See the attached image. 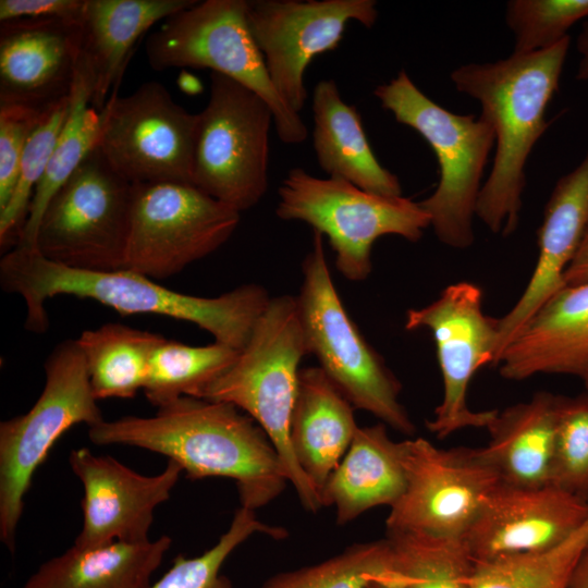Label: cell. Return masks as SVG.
Returning a JSON list of instances; mask_svg holds the SVG:
<instances>
[{
    "label": "cell",
    "mask_w": 588,
    "mask_h": 588,
    "mask_svg": "<svg viewBox=\"0 0 588 588\" xmlns=\"http://www.w3.org/2000/svg\"><path fill=\"white\" fill-rule=\"evenodd\" d=\"M96 445H130L177 463L188 479H233L241 507L261 509L289 482L275 449L248 415L224 402L181 396L151 417L124 416L89 427Z\"/></svg>",
    "instance_id": "obj_1"
},
{
    "label": "cell",
    "mask_w": 588,
    "mask_h": 588,
    "mask_svg": "<svg viewBox=\"0 0 588 588\" xmlns=\"http://www.w3.org/2000/svg\"><path fill=\"white\" fill-rule=\"evenodd\" d=\"M0 285L22 296L25 328L42 333L49 327L45 302L57 295L90 298L122 315L155 314L192 322L215 342L241 351L266 309L270 296L255 283L240 285L217 297H199L169 290L128 269L87 271L46 259L36 248L16 245L0 260Z\"/></svg>",
    "instance_id": "obj_2"
},
{
    "label": "cell",
    "mask_w": 588,
    "mask_h": 588,
    "mask_svg": "<svg viewBox=\"0 0 588 588\" xmlns=\"http://www.w3.org/2000/svg\"><path fill=\"white\" fill-rule=\"evenodd\" d=\"M569 42L567 36L547 50L468 63L451 73L455 88L480 102L494 131L493 166L476 205V216L492 233L507 236L517 228L525 164L549 126L544 114L559 89Z\"/></svg>",
    "instance_id": "obj_3"
},
{
    "label": "cell",
    "mask_w": 588,
    "mask_h": 588,
    "mask_svg": "<svg viewBox=\"0 0 588 588\" xmlns=\"http://www.w3.org/2000/svg\"><path fill=\"white\" fill-rule=\"evenodd\" d=\"M307 354L296 296L271 297L233 365L200 399L243 409L265 431L302 506L323 507L319 491L299 466L290 439L299 363Z\"/></svg>",
    "instance_id": "obj_4"
},
{
    "label": "cell",
    "mask_w": 588,
    "mask_h": 588,
    "mask_svg": "<svg viewBox=\"0 0 588 588\" xmlns=\"http://www.w3.org/2000/svg\"><path fill=\"white\" fill-rule=\"evenodd\" d=\"M373 95L395 120L415 130L432 148L440 170L436 191L419 201L438 240L453 248L475 240L473 218L480 181L495 144L491 123L480 114L450 112L427 97L402 70Z\"/></svg>",
    "instance_id": "obj_5"
},
{
    "label": "cell",
    "mask_w": 588,
    "mask_h": 588,
    "mask_svg": "<svg viewBox=\"0 0 588 588\" xmlns=\"http://www.w3.org/2000/svg\"><path fill=\"white\" fill-rule=\"evenodd\" d=\"M322 240L323 235L314 231L296 295L307 354L318 359L319 367L354 408L366 411L385 426L412 436L415 425L400 401L401 383L343 306L331 278Z\"/></svg>",
    "instance_id": "obj_6"
},
{
    "label": "cell",
    "mask_w": 588,
    "mask_h": 588,
    "mask_svg": "<svg viewBox=\"0 0 588 588\" xmlns=\"http://www.w3.org/2000/svg\"><path fill=\"white\" fill-rule=\"evenodd\" d=\"M156 71L174 68L210 69L260 96L273 113L279 138L289 145L308 135L299 113L275 89L264 56L249 30L247 0H206L164 20L145 44Z\"/></svg>",
    "instance_id": "obj_7"
},
{
    "label": "cell",
    "mask_w": 588,
    "mask_h": 588,
    "mask_svg": "<svg viewBox=\"0 0 588 588\" xmlns=\"http://www.w3.org/2000/svg\"><path fill=\"white\" fill-rule=\"evenodd\" d=\"M278 194L277 216L305 222L326 235L336 269L350 281L369 277L379 237L392 234L417 242L430 226L427 212L411 198L377 195L341 179L316 177L302 168L289 171Z\"/></svg>",
    "instance_id": "obj_8"
},
{
    "label": "cell",
    "mask_w": 588,
    "mask_h": 588,
    "mask_svg": "<svg viewBox=\"0 0 588 588\" xmlns=\"http://www.w3.org/2000/svg\"><path fill=\"white\" fill-rule=\"evenodd\" d=\"M45 387L33 407L0 424V540L12 554L35 471L71 427L103 419L76 340L58 344L45 363Z\"/></svg>",
    "instance_id": "obj_9"
},
{
    "label": "cell",
    "mask_w": 588,
    "mask_h": 588,
    "mask_svg": "<svg viewBox=\"0 0 588 588\" xmlns=\"http://www.w3.org/2000/svg\"><path fill=\"white\" fill-rule=\"evenodd\" d=\"M132 201L133 184L96 147L51 197L34 248L72 269H124Z\"/></svg>",
    "instance_id": "obj_10"
},
{
    "label": "cell",
    "mask_w": 588,
    "mask_h": 588,
    "mask_svg": "<svg viewBox=\"0 0 588 588\" xmlns=\"http://www.w3.org/2000/svg\"><path fill=\"white\" fill-rule=\"evenodd\" d=\"M197 114L194 185L240 212L256 206L268 189L270 107L212 72L209 100Z\"/></svg>",
    "instance_id": "obj_11"
},
{
    "label": "cell",
    "mask_w": 588,
    "mask_h": 588,
    "mask_svg": "<svg viewBox=\"0 0 588 588\" xmlns=\"http://www.w3.org/2000/svg\"><path fill=\"white\" fill-rule=\"evenodd\" d=\"M240 219V211L195 185L133 184L124 269L170 278L221 247Z\"/></svg>",
    "instance_id": "obj_12"
},
{
    "label": "cell",
    "mask_w": 588,
    "mask_h": 588,
    "mask_svg": "<svg viewBox=\"0 0 588 588\" xmlns=\"http://www.w3.org/2000/svg\"><path fill=\"white\" fill-rule=\"evenodd\" d=\"M111 91L100 113L97 148L131 184L194 185L198 114L176 103L158 82H146L127 96Z\"/></svg>",
    "instance_id": "obj_13"
},
{
    "label": "cell",
    "mask_w": 588,
    "mask_h": 588,
    "mask_svg": "<svg viewBox=\"0 0 588 588\" xmlns=\"http://www.w3.org/2000/svg\"><path fill=\"white\" fill-rule=\"evenodd\" d=\"M405 488L390 507L387 531L462 539L502 482L477 448L441 449L424 438L402 441Z\"/></svg>",
    "instance_id": "obj_14"
},
{
    "label": "cell",
    "mask_w": 588,
    "mask_h": 588,
    "mask_svg": "<svg viewBox=\"0 0 588 588\" xmlns=\"http://www.w3.org/2000/svg\"><path fill=\"white\" fill-rule=\"evenodd\" d=\"M408 331L431 332L443 382L441 403L426 426L438 439H445L465 428L490 426L498 409L473 411L467 391L475 372L494 363L499 319L482 310V291L471 282L446 286L439 297L425 307L408 309Z\"/></svg>",
    "instance_id": "obj_15"
},
{
    "label": "cell",
    "mask_w": 588,
    "mask_h": 588,
    "mask_svg": "<svg viewBox=\"0 0 588 588\" xmlns=\"http://www.w3.org/2000/svg\"><path fill=\"white\" fill-rule=\"evenodd\" d=\"M378 17L373 0L247 1V23L270 78L299 113L307 100L304 75L313 59L334 50L350 22L367 28Z\"/></svg>",
    "instance_id": "obj_16"
},
{
    "label": "cell",
    "mask_w": 588,
    "mask_h": 588,
    "mask_svg": "<svg viewBox=\"0 0 588 588\" xmlns=\"http://www.w3.org/2000/svg\"><path fill=\"white\" fill-rule=\"evenodd\" d=\"M69 463L84 489L83 526L74 541L79 548L148 541L154 512L169 500L183 471L169 460L162 473L144 476L87 448L73 450Z\"/></svg>",
    "instance_id": "obj_17"
},
{
    "label": "cell",
    "mask_w": 588,
    "mask_h": 588,
    "mask_svg": "<svg viewBox=\"0 0 588 588\" xmlns=\"http://www.w3.org/2000/svg\"><path fill=\"white\" fill-rule=\"evenodd\" d=\"M587 519L588 501L553 485L501 482L461 540L471 562H485L553 548Z\"/></svg>",
    "instance_id": "obj_18"
},
{
    "label": "cell",
    "mask_w": 588,
    "mask_h": 588,
    "mask_svg": "<svg viewBox=\"0 0 588 588\" xmlns=\"http://www.w3.org/2000/svg\"><path fill=\"white\" fill-rule=\"evenodd\" d=\"M83 51L79 21L0 23V106L46 110L71 95Z\"/></svg>",
    "instance_id": "obj_19"
},
{
    "label": "cell",
    "mask_w": 588,
    "mask_h": 588,
    "mask_svg": "<svg viewBox=\"0 0 588 588\" xmlns=\"http://www.w3.org/2000/svg\"><path fill=\"white\" fill-rule=\"evenodd\" d=\"M588 226V151L580 163L561 176L546 205L538 229V257L526 289L513 308L499 319L494 364L531 317L566 286L565 271Z\"/></svg>",
    "instance_id": "obj_20"
},
{
    "label": "cell",
    "mask_w": 588,
    "mask_h": 588,
    "mask_svg": "<svg viewBox=\"0 0 588 588\" xmlns=\"http://www.w3.org/2000/svg\"><path fill=\"white\" fill-rule=\"evenodd\" d=\"M500 375L520 381L539 373L580 377L588 367V282L552 296L504 350Z\"/></svg>",
    "instance_id": "obj_21"
},
{
    "label": "cell",
    "mask_w": 588,
    "mask_h": 588,
    "mask_svg": "<svg viewBox=\"0 0 588 588\" xmlns=\"http://www.w3.org/2000/svg\"><path fill=\"white\" fill-rule=\"evenodd\" d=\"M405 488L402 441L382 422L359 427L346 453L320 491L323 506H333L338 525L368 510L395 504Z\"/></svg>",
    "instance_id": "obj_22"
},
{
    "label": "cell",
    "mask_w": 588,
    "mask_h": 588,
    "mask_svg": "<svg viewBox=\"0 0 588 588\" xmlns=\"http://www.w3.org/2000/svg\"><path fill=\"white\" fill-rule=\"evenodd\" d=\"M196 0H85L79 17L83 57L94 76L91 105L105 107L118 89L138 38L156 22L195 4Z\"/></svg>",
    "instance_id": "obj_23"
},
{
    "label": "cell",
    "mask_w": 588,
    "mask_h": 588,
    "mask_svg": "<svg viewBox=\"0 0 588 588\" xmlns=\"http://www.w3.org/2000/svg\"><path fill=\"white\" fill-rule=\"evenodd\" d=\"M354 409L320 367L299 370L290 439L299 466L319 494L358 428Z\"/></svg>",
    "instance_id": "obj_24"
},
{
    "label": "cell",
    "mask_w": 588,
    "mask_h": 588,
    "mask_svg": "<svg viewBox=\"0 0 588 588\" xmlns=\"http://www.w3.org/2000/svg\"><path fill=\"white\" fill-rule=\"evenodd\" d=\"M314 149L328 177L387 197L402 196L399 177L383 168L367 139L360 115L346 103L333 79H321L313 93Z\"/></svg>",
    "instance_id": "obj_25"
},
{
    "label": "cell",
    "mask_w": 588,
    "mask_h": 588,
    "mask_svg": "<svg viewBox=\"0 0 588 588\" xmlns=\"http://www.w3.org/2000/svg\"><path fill=\"white\" fill-rule=\"evenodd\" d=\"M560 395L537 392L529 401L498 411L480 457L505 485L534 488L550 483Z\"/></svg>",
    "instance_id": "obj_26"
},
{
    "label": "cell",
    "mask_w": 588,
    "mask_h": 588,
    "mask_svg": "<svg viewBox=\"0 0 588 588\" xmlns=\"http://www.w3.org/2000/svg\"><path fill=\"white\" fill-rule=\"evenodd\" d=\"M172 539L115 541L96 548L72 546L42 563L22 588H148Z\"/></svg>",
    "instance_id": "obj_27"
},
{
    "label": "cell",
    "mask_w": 588,
    "mask_h": 588,
    "mask_svg": "<svg viewBox=\"0 0 588 588\" xmlns=\"http://www.w3.org/2000/svg\"><path fill=\"white\" fill-rule=\"evenodd\" d=\"M94 84L93 73L82 51L66 121L46 171L34 191L27 220L16 245L35 246L38 226L51 197L97 147L100 113L91 105Z\"/></svg>",
    "instance_id": "obj_28"
},
{
    "label": "cell",
    "mask_w": 588,
    "mask_h": 588,
    "mask_svg": "<svg viewBox=\"0 0 588 588\" xmlns=\"http://www.w3.org/2000/svg\"><path fill=\"white\" fill-rule=\"evenodd\" d=\"M163 339L121 323L83 331L76 343L96 400L132 399L144 389L150 357Z\"/></svg>",
    "instance_id": "obj_29"
},
{
    "label": "cell",
    "mask_w": 588,
    "mask_h": 588,
    "mask_svg": "<svg viewBox=\"0 0 588 588\" xmlns=\"http://www.w3.org/2000/svg\"><path fill=\"white\" fill-rule=\"evenodd\" d=\"M238 350L215 342L192 346L167 340L150 357L144 393L160 407L181 396L200 399L205 389L236 360Z\"/></svg>",
    "instance_id": "obj_30"
},
{
    "label": "cell",
    "mask_w": 588,
    "mask_h": 588,
    "mask_svg": "<svg viewBox=\"0 0 588 588\" xmlns=\"http://www.w3.org/2000/svg\"><path fill=\"white\" fill-rule=\"evenodd\" d=\"M401 588H469L473 562L461 539L387 531Z\"/></svg>",
    "instance_id": "obj_31"
},
{
    "label": "cell",
    "mask_w": 588,
    "mask_h": 588,
    "mask_svg": "<svg viewBox=\"0 0 588 588\" xmlns=\"http://www.w3.org/2000/svg\"><path fill=\"white\" fill-rule=\"evenodd\" d=\"M587 543L588 519L553 548L473 562L469 588H566Z\"/></svg>",
    "instance_id": "obj_32"
},
{
    "label": "cell",
    "mask_w": 588,
    "mask_h": 588,
    "mask_svg": "<svg viewBox=\"0 0 588 588\" xmlns=\"http://www.w3.org/2000/svg\"><path fill=\"white\" fill-rule=\"evenodd\" d=\"M387 538L359 542L319 563L275 574L258 588H370L393 577Z\"/></svg>",
    "instance_id": "obj_33"
},
{
    "label": "cell",
    "mask_w": 588,
    "mask_h": 588,
    "mask_svg": "<svg viewBox=\"0 0 588 588\" xmlns=\"http://www.w3.org/2000/svg\"><path fill=\"white\" fill-rule=\"evenodd\" d=\"M255 534L272 539L287 536L285 528L266 524L255 511L240 506L216 544L195 558L176 555L171 568L148 588H233L232 581L221 574V567L229 555Z\"/></svg>",
    "instance_id": "obj_34"
},
{
    "label": "cell",
    "mask_w": 588,
    "mask_h": 588,
    "mask_svg": "<svg viewBox=\"0 0 588 588\" xmlns=\"http://www.w3.org/2000/svg\"><path fill=\"white\" fill-rule=\"evenodd\" d=\"M71 95L49 107L25 146L13 194L0 211V246L19 243L34 191L41 180L66 121Z\"/></svg>",
    "instance_id": "obj_35"
},
{
    "label": "cell",
    "mask_w": 588,
    "mask_h": 588,
    "mask_svg": "<svg viewBox=\"0 0 588 588\" xmlns=\"http://www.w3.org/2000/svg\"><path fill=\"white\" fill-rule=\"evenodd\" d=\"M588 19V0H511L505 21L514 34L513 53L547 50L578 21Z\"/></svg>",
    "instance_id": "obj_36"
},
{
    "label": "cell",
    "mask_w": 588,
    "mask_h": 588,
    "mask_svg": "<svg viewBox=\"0 0 588 588\" xmlns=\"http://www.w3.org/2000/svg\"><path fill=\"white\" fill-rule=\"evenodd\" d=\"M550 485L588 501V399L559 397Z\"/></svg>",
    "instance_id": "obj_37"
},
{
    "label": "cell",
    "mask_w": 588,
    "mask_h": 588,
    "mask_svg": "<svg viewBox=\"0 0 588 588\" xmlns=\"http://www.w3.org/2000/svg\"><path fill=\"white\" fill-rule=\"evenodd\" d=\"M46 110L0 106V211L13 194L25 146Z\"/></svg>",
    "instance_id": "obj_38"
},
{
    "label": "cell",
    "mask_w": 588,
    "mask_h": 588,
    "mask_svg": "<svg viewBox=\"0 0 588 588\" xmlns=\"http://www.w3.org/2000/svg\"><path fill=\"white\" fill-rule=\"evenodd\" d=\"M85 0H1L0 21L63 19L79 21Z\"/></svg>",
    "instance_id": "obj_39"
},
{
    "label": "cell",
    "mask_w": 588,
    "mask_h": 588,
    "mask_svg": "<svg viewBox=\"0 0 588 588\" xmlns=\"http://www.w3.org/2000/svg\"><path fill=\"white\" fill-rule=\"evenodd\" d=\"M566 285H577L588 282V226L579 248L565 271Z\"/></svg>",
    "instance_id": "obj_40"
},
{
    "label": "cell",
    "mask_w": 588,
    "mask_h": 588,
    "mask_svg": "<svg viewBox=\"0 0 588 588\" xmlns=\"http://www.w3.org/2000/svg\"><path fill=\"white\" fill-rule=\"evenodd\" d=\"M577 51L580 54L576 78L588 81V19L583 24L581 32L577 37Z\"/></svg>",
    "instance_id": "obj_41"
},
{
    "label": "cell",
    "mask_w": 588,
    "mask_h": 588,
    "mask_svg": "<svg viewBox=\"0 0 588 588\" xmlns=\"http://www.w3.org/2000/svg\"><path fill=\"white\" fill-rule=\"evenodd\" d=\"M566 588H588V543L572 572Z\"/></svg>",
    "instance_id": "obj_42"
},
{
    "label": "cell",
    "mask_w": 588,
    "mask_h": 588,
    "mask_svg": "<svg viewBox=\"0 0 588 588\" xmlns=\"http://www.w3.org/2000/svg\"><path fill=\"white\" fill-rule=\"evenodd\" d=\"M177 86L186 94H196L200 91L199 82L189 73L182 71L177 77Z\"/></svg>",
    "instance_id": "obj_43"
},
{
    "label": "cell",
    "mask_w": 588,
    "mask_h": 588,
    "mask_svg": "<svg viewBox=\"0 0 588 588\" xmlns=\"http://www.w3.org/2000/svg\"><path fill=\"white\" fill-rule=\"evenodd\" d=\"M370 588H401V586L397 583L395 575H393V577L389 579L373 584Z\"/></svg>",
    "instance_id": "obj_44"
},
{
    "label": "cell",
    "mask_w": 588,
    "mask_h": 588,
    "mask_svg": "<svg viewBox=\"0 0 588 588\" xmlns=\"http://www.w3.org/2000/svg\"><path fill=\"white\" fill-rule=\"evenodd\" d=\"M584 383L585 392L584 394L588 399V367L585 369V371L579 377Z\"/></svg>",
    "instance_id": "obj_45"
}]
</instances>
